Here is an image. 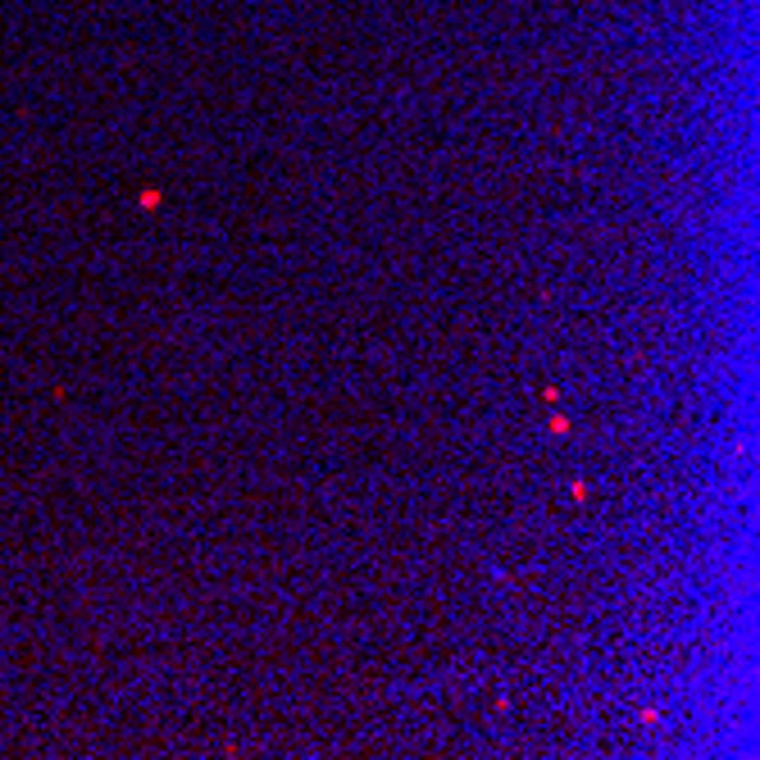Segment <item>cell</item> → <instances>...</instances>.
<instances>
[{
  "label": "cell",
  "mask_w": 760,
  "mask_h": 760,
  "mask_svg": "<svg viewBox=\"0 0 760 760\" xmlns=\"http://www.w3.org/2000/svg\"><path fill=\"white\" fill-rule=\"evenodd\" d=\"M155 205H160V191L146 187V191H141V210H155Z\"/></svg>",
  "instance_id": "cell-1"
}]
</instances>
